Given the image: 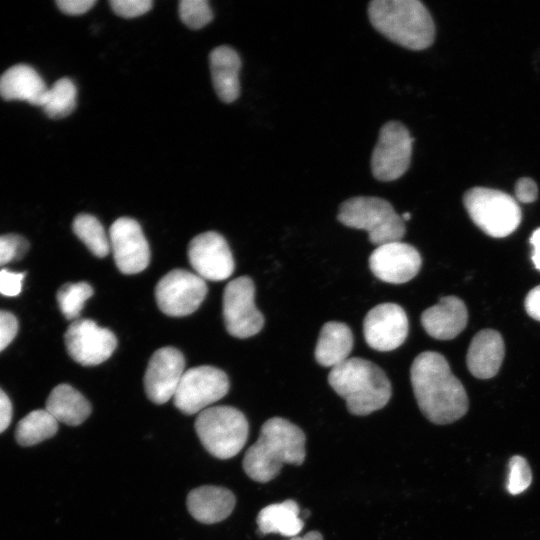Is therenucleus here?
<instances>
[{"label": "nucleus", "mask_w": 540, "mask_h": 540, "mask_svg": "<svg viewBox=\"0 0 540 540\" xmlns=\"http://www.w3.org/2000/svg\"><path fill=\"white\" fill-rule=\"evenodd\" d=\"M310 515V511L305 509L300 512V518L304 521Z\"/></svg>", "instance_id": "79ce46f5"}, {"label": "nucleus", "mask_w": 540, "mask_h": 540, "mask_svg": "<svg viewBox=\"0 0 540 540\" xmlns=\"http://www.w3.org/2000/svg\"><path fill=\"white\" fill-rule=\"evenodd\" d=\"M204 279L185 269H173L155 287L159 309L171 317H183L195 312L207 294Z\"/></svg>", "instance_id": "9d476101"}, {"label": "nucleus", "mask_w": 540, "mask_h": 540, "mask_svg": "<svg viewBox=\"0 0 540 540\" xmlns=\"http://www.w3.org/2000/svg\"><path fill=\"white\" fill-rule=\"evenodd\" d=\"M212 82L218 97L225 103L235 101L240 94L241 59L230 46H218L209 56Z\"/></svg>", "instance_id": "4be33fe9"}, {"label": "nucleus", "mask_w": 540, "mask_h": 540, "mask_svg": "<svg viewBox=\"0 0 540 540\" xmlns=\"http://www.w3.org/2000/svg\"><path fill=\"white\" fill-rule=\"evenodd\" d=\"M524 305L528 315L540 321V285L530 290L525 298Z\"/></svg>", "instance_id": "4c0bfd02"}, {"label": "nucleus", "mask_w": 540, "mask_h": 540, "mask_svg": "<svg viewBox=\"0 0 540 540\" xmlns=\"http://www.w3.org/2000/svg\"><path fill=\"white\" fill-rule=\"evenodd\" d=\"M73 232L96 257L103 258L110 251V242L100 221L91 214L77 215L72 223Z\"/></svg>", "instance_id": "bb28decb"}, {"label": "nucleus", "mask_w": 540, "mask_h": 540, "mask_svg": "<svg viewBox=\"0 0 540 540\" xmlns=\"http://www.w3.org/2000/svg\"><path fill=\"white\" fill-rule=\"evenodd\" d=\"M188 260L204 280L223 281L234 271V259L225 238L215 232L198 234L189 242Z\"/></svg>", "instance_id": "4468645a"}, {"label": "nucleus", "mask_w": 540, "mask_h": 540, "mask_svg": "<svg viewBox=\"0 0 540 540\" xmlns=\"http://www.w3.org/2000/svg\"><path fill=\"white\" fill-rule=\"evenodd\" d=\"M532 483V471L526 458L513 455L508 461L506 489L511 495L524 492Z\"/></svg>", "instance_id": "c756f323"}, {"label": "nucleus", "mask_w": 540, "mask_h": 540, "mask_svg": "<svg viewBox=\"0 0 540 540\" xmlns=\"http://www.w3.org/2000/svg\"><path fill=\"white\" fill-rule=\"evenodd\" d=\"M530 243L533 246L534 250L532 253V261L537 270L540 271V228L533 231Z\"/></svg>", "instance_id": "ea45409f"}, {"label": "nucleus", "mask_w": 540, "mask_h": 540, "mask_svg": "<svg viewBox=\"0 0 540 540\" xmlns=\"http://www.w3.org/2000/svg\"><path fill=\"white\" fill-rule=\"evenodd\" d=\"M288 540H323V536L318 531H309L303 536L296 535L290 537Z\"/></svg>", "instance_id": "a19ab883"}, {"label": "nucleus", "mask_w": 540, "mask_h": 540, "mask_svg": "<svg viewBox=\"0 0 540 540\" xmlns=\"http://www.w3.org/2000/svg\"><path fill=\"white\" fill-rule=\"evenodd\" d=\"M337 219L343 225L365 230L372 244L400 241L405 235V224L387 200L372 196H357L339 206Z\"/></svg>", "instance_id": "39448f33"}, {"label": "nucleus", "mask_w": 540, "mask_h": 540, "mask_svg": "<svg viewBox=\"0 0 540 540\" xmlns=\"http://www.w3.org/2000/svg\"><path fill=\"white\" fill-rule=\"evenodd\" d=\"M27 240L17 234L0 236V266L21 259L27 252Z\"/></svg>", "instance_id": "2f4dec72"}, {"label": "nucleus", "mask_w": 540, "mask_h": 540, "mask_svg": "<svg viewBox=\"0 0 540 540\" xmlns=\"http://www.w3.org/2000/svg\"><path fill=\"white\" fill-rule=\"evenodd\" d=\"M234 494L227 488L204 485L191 490L187 496V509L191 516L204 524L226 519L235 507Z\"/></svg>", "instance_id": "aec40b11"}, {"label": "nucleus", "mask_w": 540, "mask_h": 540, "mask_svg": "<svg viewBox=\"0 0 540 540\" xmlns=\"http://www.w3.org/2000/svg\"><path fill=\"white\" fill-rule=\"evenodd\" d=\"M421 263L417 249L401 241L377 246L369 257V267L374 276L392 284H402L414 278Z\"/></svg>", "instance_id": "f3484780"}, {"label": "nucleus", "mask_w": 540, "mask_h": 540, "mask_svg": "<svg viewBox=\"0 0 540 540\" xmlns=\"http://www.w3.org/2000/svg\"><path fill=\"white\" fill-rule=\"evenodd\" d=\"M504 352V341L498 331L481 330L473 337L468 348L467 367L476 378H492L501 367Z\"/></svg>", "instance_id": "6ab92c4d"}, {"label": "nucleus", "mask_w": 540, "mask_h": 540, "mask_svg": "<svg viewBox=\"0 0 540 540\" xmlns=\"http://www.w3.org/2000/svg\"><path fill=\"white\" fill-rule=\"evenodd\" d=\"M194 427L203 447L219 459L237 455L249 433L245 415L232 406L224 405L208 407L198 413Z\"/></svg>", "instance_id": "423d86ee"}, {"label": "nucleus", "mask_w": 540, "mask_h": 540, "mask_svg": "<svg viewBox=\"0 0 540 540\" xmlns=\"http://www.w3.org/2000/svg\"><path fill=\"white\" fill-rule=\"evenodd\" d=\"M305 442L303 430L294 423L281 417L270 418L244 455V472L256 482H269L278 476L284 464L299 466L304 462Z\"/></svg>", "instance_id": "f03ea898"}, {"label": "nucleus", "mask_w": 540, "mask_h": 540, "mask_svg": "<svg viewBox=\"0 0 540 540\" xmlns=\"http://www.w3.org/2000/svg\"><path fill=\"white\" fill-rule=\"evenodd\" d=\"M372 26L392 42L410 50H424L435 38V25L418 0H374L368 5Z\"/></svg>", "instance_id": "20e7f679"}, {"label": "nucleus", "mask_w": 540, "mask_h": 540, "mask_svg": "<svg viewBox=\"0 0 540 540\" xmlns=\"http://www.w3.org/2000/svg\"><path fill=\"white\" fill-rule=\"evenodd\" d=\"M401 218L402 220L405 222V221H408L410 218H411V214L409 212H406L404 214L401 215Z\"/></svg>", "instance_id": "37998d69"}, {"label": "nucleus", "mask_w": 540, "mask_h": 540, "mask_svg": "<svg viewBox=\"0 0 540 540\" xmlns=\"http://www.w3.org/2000/svg\"><path fill=\"white\" fill-rule=\"evenodd\" d=\"M414 139L398 121L385 123L371 156V171L375 179L394 181L405 174L411 163Z\"/></svg>", "instance_id": "1a4fd4ad"}, {"label": "nucleus", "mask_w": 540, "mask_h": 540, "mask_svg": "<svg viewBox=\"0 0 540 540\" xmlns=\"http://www.w3.org/2000/svg\"><path fill=\"white\" fill-rule=\"evenodd\" d=\"M48 88L32 67L17 64L0 77V95L5 100H25L32 105H43Z\"/></svg>", "instance_id": "412c9836"}, {"label": "nucleus", "mask_w": 540, "mask_h": 540, "mask_svg": "<svg viewBox=\"0 0 540 540\" xmlns=\"http://www.w3.org/2000/svg\"><path fill=\"white\" fill-rule=\"evenodd\" d=\"M184 372L185 358L178 349L166 346L156 350L144 374V389L149 400L164 404L173 399Z\"/></svg>", "instance_id": "dca6fc26"}, {"label": "nucleus", "mask_w": 540, "mask_h": 540, "mask_svg": "<svg viewBox=\"0 0 540 540\" xmlns=\"http://www.w3.org/2000/svg\"><path fill=\"white\" fill-rule=\"evenodd\" d=\"M468 312L464 302L456 296L442 297L440 301L421 314V324L431 337L450 340L467 325Z\"/></svg>", "instance_id": "a211bd4d"}, {"label": "nucleus", "mask_w": 540, "mask_h": 540, "mask_svg": "<svg viewBox=\"0 0 540 540\" xmlns=\"http://www.w3.org/2000/svg\"><path fill=\"white\" fill-rule=\"evenodd\" d=\"M179 15L184 24L192 29L204 27L213 18L206 0H182L179 3Z\"/></svg>", "instance_id": "7c9ffc66"}, {"label": "nucleus", "mask_w": 540, "mask_h": 540, "mask_svg": "<svg viewBox=\"0 0 540 540\" xmlns=\"http://www.w3.org/2000/svg\"><path fill=\"white\" fill-rule=\"evenodd\" d=\"M12 419V404L6 393L0 389V433L4 432Z\"/></svg>", "instance_id": "58836bf2"}, {"label": "nucleus", "mask_w": 540, "mask_h": 540, "mask_svg": "<svg viewBox=\"0 0 540 540\" xmlns=\"http://www.w3.org/2000/svg\"><path fill=\"white\" fill-rule=\"evenodd\" d=\"M328 382L345 400L347 410L358 416L382 409L392 394L385 372L373 362L360 357L348 358L332 368Z\"/></svg>", "instance_id": "7ed1b4c3"}, {"label": "nucleus", "mask_w": 540, "mask_h": 540, "mask_svg": "<svg viewBox=\"0 0 540 540\" xmlns=\"http://www.w3.org/2000/svg\"><path fill=\"white\" fill-rule=\"evenodd\" d=\"M255 286L248 276L231 280L223 293V318L227 332L244 339L256 335L264 325V317L254 302Z\"/></svg>", "instance_id": "9b49d317"}, {"label": "nucleus", "mask_w": 540, "mask_h": 540, "mask_svg": "<svg viewBox=\"0 0 540 540\" xmlns=\"http://www.w3.org/2000/svg\"><path fill=\"white\" fill-rule=\"evenodd\" d=\"M228 390L229 380L224 371L202 365L185 370L173 401L179 411L192 415L223 398Z\"/></svg>", "instance_id": "6e6552de"}, {"label": "nucleus", "mask_w": 540, "mask_h": 540, "mask_svg": "<svg viewBox=\"0 0 540 540\" xmlns=\"http://www.w3.org/2000/svg\"><path fill=\"white\" fill-rule=\"evenodd\" d=\"M58 423L46 409L31 411L18 422L15 439L23 447L39 444L56 434Z\"/></svg>", "instance_id": "a878e982"}, {"label": "nucleus", "mask_w": 540, "mask_h": 540, "mask_svg": "<svg viewBox=\"0 0 540 540\" xmlns=\"http://www.w3.org/2000/svg\"><path fill=\"white\" fill-rule=\"evenodd\" d=\"M17 331L16 317L8 311L0 310V352L11 343Z\"/></svg>", "instance_id": "f704fd0d"}, {"label": "nucleus", "mask_w": 540, "mask_h": 540, "mask_svg": "<svg viewBox=\"0 0 540 540\" xmlns=\"http://www.w3.org/2000/svg\"><path fill=\"white\" fill-rule=\"evenodd\" d=\"M58 422L78 426L91 414L89 401L69 384L57 385L49 394L45 408Z\"/></svg>", "instance_id": "b1692460"}, {"label": "nucleus", "mask_w": 540, "mask_h": 540, "mask_svg": "<svg viewBox=\"0 0 540 540\" xmlns=\"http://www.w3.org/2000/svg\"><path fill=\"white\" fill-rule=\"evenodd\" d=\"M25 273L11 272L7 269L0 270V294L12 297L20 294Z\"/></svg>", "instance_id": "72a5a7b5"}, {"label": "nucleus", "mask_w": 540, "mask_h": 540, "mask_svg": "<svg viewBox=\"0 0 540 540\" xmlns=\"http://www.w3.org/2000/svg\"><path fill=\"white\" fill-rule=\"evenodd\" d=\"M463 203L471 220L491 237L503 238L514 232L522 218L518 202L509 194L486 187L469 189Z\"/></svg>", "instance_id": "0eeeda50"}, {"label": "nucleus", "mask_w": 540, "mask_h": 540, "mask_svg": "<svg viewBox=\"0 0 540 540\" xmlns=\"http://www.w3.org/2000/svg\"><path fill=\"white\" fill-rule=\"evenodd\" d=\"M516 199L522 203H531L537 199L538 188L536 182L528 177L520 178L515 186Z\"/></svg>", "instance_id": "c9c22d12"}, {"label": "nucleus", "mask_w": 540, "mask_h": 540, "mask_svg": "<svg viewBox=\"0 0 540 540\" xmlns=\"http://www.w3.org/2000/svg\"><path fill=\"white\" fill-rule=\"evenodd\" d=\"M96 3L95 0H57L59 9L69 15L84 14Z\"/></svg>", "instance_id": "e433bc0d"}, {"label": "nucleus", "mask_w": 540, "mask_h": 540, "mask_svg": "<svg viewBox=\"0 0 540 540\" xmlns=\"http://www.w3.org/2000/svg\"><path fill=\"white\" fill-rule=\"evenodd\" d=\"M76 95L77 90L73 81L69 78H61L48 88L42 108L50 118H64L75 109Z\"/></svg>", "instance_id": "cd10ccee"}, {"label": "nucleus", "mask_w": 540, "mask_h": 540, "mask_svg": "<svg viewBox=\"0 0 540 540\" xmlns=\"http://www.w3.org/2000/svg\"><path fill=\"white\" fill-rule=\"evenodd\" d=\"M410 380L418 407L430 422L446 425L467 413L465 388L440 353H420L411 365Z\"/></svg>", "instance_id": "f257e3e1"}, {"label": "nucleus", "mask_w": 540, "mask_h": 540, "mask_svg": "<svg viewBox=\"0 0 540 540\" xmlns=\"http://www.w3.org/2000/svg\"><path fill=\"white\" fill-rule=\"evenodd\" d=\"M70 357L83 366L106 361L117 347L115 334L92 319L72 321L64 335Z\"/></svg>", "instance_id": "f8f14e48"}, {"label": "nucleus", "mask_w": 540, "mask_h": 540, "mask_svg": "<svg viewBox=\"0 0 540 540\" xmlns=\"http://www.w3.org/2000/svg\"><path fill=\"white\" fill-rule=\"evenodd\" d=\"M151 0H111L112 10L124 18H133L145 14L152 8Z\"/></svg>", "instance_id": "473e14b6"}, {"label": "nucleus", "mask_w": 540, "mask_h": 540, "mask_svg": "<svg viewBox=\"0 0 540 540\" xmlns=\"http://www.w3.org/2000/svg\"><path fill=\"white\" fill-rule=\"evenodd\" d=\"M109 242L121 273L137 274L147 268L150 261L149 245L136 220L129 217L115 220L109 230Z\"/></svg>", "instance_id": "ddd939ff"}, {"label": "nucleus", "mask_w": 540, "mask_h": 540, "mask_svg": "<svg viewBox=\"0 0 540 540\" xmlns=\"http://www.w3.org/2000/svg\"><path fill=\"white\" fill-rule=\"evenodd\" d=\"M408 318L395 303H382L372 308L364 318L366 343L374 350L387 352L398 348L408 335Z\"/></svg>", "instance_id": "2eb2a0df"}, {"label": "nucleus", "mask_w": 540, "mask_h": 540, "mask_svg": "<svg viewBox=\"0 0 540 540\" xmlns=\"http://www.w3.org/2000/svg\"><path fill=\"white\" fill-rule=\"evenodd\" d=\"M353 334L342 322L325 323L315 347V359L321 366L334 368L348 359L353 348Z\"/></svg>", "instance_id": "5701e85b"}, {"label": "nucleus", "mask_w": 540, "mask_h": 540, "mask_svg": "<svg viewBox=\"0 0 540 540\" xmlns=\"http://www.w3.org/2000/svg\"><path fill=\"white\" fill-rule=\"evenodd\" d=\"M300 512L297 502L292 499L270 504L257 515L258 530L261 535L278 533L286 537L296 536L304 527Z\"/></svg>", "instance_id": "393cba45"}, {"label": "nucleus", "mask_w": 540, "mask_h": 540, "mask_svg": "<svg viewBox=\"0 0 540 540\" xmlns=\"http://www.w3.org/2000/svg\"><path fill=\"white\" fill-rule=\"evenodd\" d=\"M94 293L87 282L66 283L57 292L60 311L67 320L75 321L81 314L87 299Z\"/></svg>", "instance_id": "c85d7f7f"}]
</instances>
